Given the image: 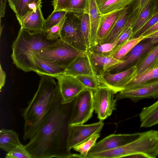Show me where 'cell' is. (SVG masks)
I'll return each instance as SVG.
<instances>
[{
	"instance_id": "7a4b0ae2",
	"label": "cell",
	"mask_w": 158,
	"mask_h": 158,
	"mask_svg": "<svg viewBox=\"0 0 158 158\" xmlns=\"http://www.w3.org/2000/svg\"><path fill=\"white\" fill-rule=\"evenodd\" d=\"M39 75L40 79L38 89L23 111L24 141L30 139L39 130L51 107L58 88L54 77Z\"/></svg>"
},
{
	"instance_id": "f35d334b",
	"label": "cell",
	"mask_w": 158,
	"mask_h": 158,
	"mask_svg": "<svg viewBox=\"0 0 158 158\" xmlns=\"http://www.w3.org/2000/svg\"><path fill=\"white\" fill-rule=\"evenodd\" d=\"M65 16L57 24L46 31V38L49 40H54L60 38V33L65 19Z\"/></svg>"
},
{
	"instance_id": "9c48e42d",
	"label": "cell",
	"mask_w": 158,
	"mask_h": 158,
	"mask_svg": "<svg viewBox=\"0 0 158 158\" xmlns=\"http://www.w3.org/2000/svg\"><path fill=\"white\" fill-rule=\"evenodd\" d=\"M115 94L107 87L99 88L94 92V110L100 121H103L110 116L116 109L117 100Z\"/></svg>"
},
{
	"instance_id": "8d00e7d4",
	"label": "cell",
	"mask_w": 158,
	"mask_h": 158,
	"mask_svg": "<svg viewBox=\"0 0 158 158\" xmlns=\"http://www.w3.org/2000/svg\"><path fill=\"white\" fill-rule=\"evenodd\" d=\"M149 1L150 0H134L131 4V14L130 19L132 23V24L138 17L142 9Z\"/></svg>"
},
{
	"instance_id": "5bb4252c",
	"label": "cell",
	"mask_w": 158,
	"mask_h": 158,
	"mask_svg": "<svg viewBox=\"0 0 158 158\" xmlns=\"http://www.w3.org/2000/svg\"><path fill=\"white\" fill-rule=\"evenodd\" d=\"M115 98L117 100L128 98L135 102L144 99L158 98V81L135 88L124 89L116 94Z\"/></svg>"
},
{
	"instance_id": "d4e9b609",
	"label": "cell",
	"mask_w": 158,
	"mask_h": 158,
	"mask_svg": "<svg viewBox=\"0 0 158 158\" xmlns=\"http://www.w3.org/2000/svg\"><path fill=\"white\" fill-rule=\"evenodd\" d=\"M134 0H96L102 15L123 8L131 4Z\"/></svg>"
},
{
	"instance_id": "7402d4cb",
	"label": "cell",
	"mask_w": 158,
	"mask_h": 158,
	"mask_svg": "<svg viewBox=\"0 0 158 158\" xmlns=\"http://www.w3.org/2000/svg\"><path fill=\"white\" fill-rule=\"evenodd\" d=\"M140 127H149L158 124V100L143 107L139 114Z\"/></svg>"
},
{
	"instance_id": "836d02e7",
	"label": "cell",
	"mask_w": 158,
	"mask_h": 158,
	"mask_svg": "<svg viewBox=\"0 0 158 158\" xmlns=\"http://www.w3.org/2000/svg\"><path fill=\"white\" fill-rule=\"evenodd\" d=\"M100 136L99 133L95 134L87 140L74 147L73 148L79 152L83 158H86L89 150L96 144Z\"/></svg>"
},
{
	"instance_id": "ffe728a7",
	"label": "cell",
	"mask_w": 158,
	"mask_h": 158,
	"mask_svg": "<svg viewBox=\"0 0 158 158\" xmlns=\"http://www.w3.org/2000/svg\"><path fill=\"white\" fill-rule=\"evenodd\" d=\"M41 5L39 6L35 10L19 22L21 28L31 31L43 30L45 19L41 10Z\"/></svg>"
},
{
	"instance_id": "b9f144b4",
	"label": "cell",
	"mask_w": 158,
	"mask_h": 158,
	"mask_svg": "<svg viewBox=\"0 0 158 158\" xmlns=\"http://www.w3.org/2000/svg\"><path fill=\"white\" fill-rule=\"evenodd\" d=\"M7 0H0V21L1 18L4 17L5 13Z\"/></svg>"
},
{
	"instance_id": "bcb514c9",
	"label": "cell",
	"mask_w": 158,
	"mask_h": 158,
	"mask_svg": "<svg viewBox=\"0 0 158 158\" xmlns=\"http://www.w3.org/2000/svg\"><path fill=\"white\" fill-rule=\"evenodd\" d=\"M127 158H148V157L143 154H137L132 155L128 156Z\"/></svg>"
},
{
	"instance_id": "2e32d148",
	"label": "cell",
	"mask_w": 158,
	"mask_h": 158,
	"mask_svg": "<svg viewBox=\"0 0 158 158\" xmlns=\"http://www.w3.org/2000/svg\"><path fill=\"white\" fill-rule=\"evenodd\" d=\"M31 54L34 72L39 75H46L55 77L64 73L66 69L52 63L33 52Z\"/></svg>"
},
{
	"instance_id": "603a6c76",
	"label": "cell",
	"mask_w": 158,
	"mask_h": 158,
	"mask_svg": "<svg viewBox=\"0 0 158 158\" xmlns=\"http://www.w3.org/2000/svg\"><path fill=\"white\" fill-rule=\"evenodd\" d=\"M19 135L11 129L2 128L0 131V148L9 152L17 146L22 145Z\"/></svg>"
},
{
	"instance_id": "cb8c5ba5",
	"label": "cell",
	"mask_w": 158,
	"mask_h": 158,
	"mask_svg": "<svg viewBox=\"0 0 158 158\" xmlns=\"http://www.w3.org/2000/svg\"><path fill=\"white\" fill-rule=\"evenodd\" d=\"M158 62V44L137 63L135 65L137 68L136 75L134 79L155 68Z\"/></svg>"
},
{
	"instance_id": "83f0119b",
	"label": "cell",
	"mask_w": 158,
	"mask_h": 158,
	"mask_svg": "<svg viewBox=\"0 0 158 158\" xmlns=\"http://www.w3.org/2000/svg\"><path fill=\"white\" fill-rule=\"evenodd\" d=\"M154 8V0H150L141 11L131 26L132 34L141 28L153 16Z\"/></svg>"
},
{
	"instance_id": "d6986e66",
	"label": "cell",
	"mask_w": 158,
	"mask_h": 158,
	"mask_svg": "<svg viewBox=\"0 0 158 158\" xmlns=\"http://www.w3.org/2000/svg\"><path fill=\"white\" fill-rule=\"evenodd\" d=\"M89 15L90 32L88 49L98 43V34L102 15L98 8L96 0H90Z\"/></svg>"
},
{
	"instance_id": "5b68a950",
	"label": "cell",
	"mask_w": 158,
	"mask_h": 158,
	"mask_svg": "<svg viewBox=\"0 0 158 158\" xmlns=\"http://www.w3.org/2000/svg\"><path fill=\"white\" fill-rule=\"evenodd\" d=\"M33 53L65 69L78 57L87 53L75 48L60 38L55 44Z\"/></svg>"
},
{
	"instance_id": "f1b7e54d",
	"label": "cell",
	"mask_w": 158,
	"mask_h": 158,
	"mask_svg": "<svg viewBox=\"0 0 158 158\" xmlns=\"http://www.w3.org/2000/svg\"><path fill=\"white\" fill-rule=\"evenodd\" d=\"M74 77L82 84L94 92L99 88L107 87L104 83L102 76L94 74L80 75Z\"/></svg>"
},
{
	"instance_id": "4dcf8cb0",
	"label": "cell",
	"mask_w": 158,
	"mask_h": 158,
	"mask_svg": "<svg viewBox=\"0 0 158 158\" xmlns=\"http://www.w3.org/2000/svg\"><path fill=\"white\" fill-rule=\"evenodd\" d=\"M90 0H69L64 10L78 14H89Z\"/></svg>"
},
{
	"instance_id": "d590c367",
	"label": "cell",
	"mask_w": 158,
	"mask_h": 158,
	"mask_svg": "<svg viewBox=\"0 0 158 158\" xmlns=\"http://www.w3.org/2000/svg\"><path fill=\"white\" fill-rule=\"evenodd\" d=\"M6 158H32V156L22 144L19 145L11 151L7 152Z\"/></svg>"
},
{
	"instance_id": "30bf717a",
	"label": "cell",
	"mask_w": 158,
	"mask_h": 158,
	"mask_svg": "<svg viewBox=\"0 0 158 158\" xmlns=\"http://www.w3.org/2000/svg\"><path fill=\"white\" fill-rule=\"evenodd\" d=\"M104 123L102 121L89 124H78L69 126L67 148L69 151L87 140L95 134L99 133Z\"/></svg>"
},
{
	"instance_id": "ee69618b",
	"label": "cell",
	"mask_w": 158,
	"mask_h": 158,
	"mask_svg": "<svg viewBox=\"0 0 158 158\" xmlns=\"http://www.w3.org/2000/svg\"><path fill=\"white\" fill-rule=\"evenodd\" d=\"M19 1V0H8L9 6L15 13Z\"/></svg>"
},
{
	"instance_id": "7dc6e473",
	"label": "cell",
	"mask_w": 158,
	"mask_h": 158,
	"mask_svg": "<svg viewBox=\"0 0 158 158\" xmlns=\"http://www.w3.org/2000/svg\"><path fill=\"white\" fill-rule=\"evenodd\" d=\"M154 8L153 15L158 13V0H154Z\"/></svg>"
},
{
	"instance_id": "8fae6325",
	"label": "cell",
	"mask_w": 158,
	"mask_h": 158,
	"mask_svg": "<svg viewBox=\"0 0 158 158\" xmlns=\"http://www.w3.org/2000/svg\"><path fill=\"white\" fill-rule=\"evenodd\" d=\"M55 77L58 81L62 102L64 104L73 102L80 93L87 88L73 77L61 74Z\"/></svg>"
},
{
	"instance_id": "f6af8a7d",
	"label": "cell",
	"mask_w": 158,
	"mask_h": 158,
	"mask_svg": "<svg viewBox=\"0 0 158 158\" xmlns=\"http://www.w3.org/2000/svg\"><path fill=\"white\" fill-rule=\"evenodd\" d=\"M158 31V22L153 27L144 33L142 36H146Z\"/></svg>"
},
{
	"instance_id": "7c38bea8",
	"label": "cell",
	"mask_w": 158,
	"mask_h": 158,
	"mask_svg": "<svg viewBox=\"0 0 158 158\" xmlns=\"http://www.w3.org/2000/svg\"><path fill=\"white\" fill-rule=\"evenodd\" d=\"M137 68L134 65L122 71L115 73H106L102 77L106 86L115 94L123 90L136 76Z\"/></svg>"
},
{
	"instance_id": "e575fe53",
	"label": "cell",
	"mask_w": 158,
	"mask_h": 158,
	"mask_svg": "<svg viewBox=\"0 0 158 158\" xmlns=\"http://www.w3.org/2000/svg\"><path fill=\"white\" fill-rule=\"evenodd\" d=\"M67 12L64 10L53 11L45 19L43 30L46 31L59 23L65 16Z\"/></svg>"
},
{
	"instance_id": "e0dca14e",
	"label": "cell",
	"mask_w": 158,
	"mask_h": 158,
	"mask_svg": "<svg viewBox=\"0 0 158 158\" xmlns=\"http://www.w3.org/2000/svg\"><path fill=\"white\" fill-rule=\"evenodd\" d=\"M63 74L74 77L94 74L87 53L77 58L66 69Z\"/></svg>"
},
{
	"instance_id": "44dd1931",
	"label": "cell",
	"mask_w": 158,
	"mask_h": 158,
	"mask_svg": "<svg viewBox=\"0 0 158 158\" xmlns=\"http://www.w3.org/2000/svg\"><path fill=\"white\" fill-rule=\"evenodd\" d=\"M125 8L102 15L98 31V43H101L105 38Z\"/></svg>"
},
{
	"instance_id": "c3c4849f",
	"label": "cell",
	"mask_w": 158,
	"mask_h": 158,
	"mask_svg": "<svg viewBox=\"0 0 158 158\" xmlns=\"http://www.w3.org/2000/svg\"><path fill=\"white\" fill-rule=\"evenodd\" d=\"M158 67V62L156 64L155 67V68H156L157 67Z\"/></svg>"
},
{
	"instance_id": "74e56055",
	"label": "cell",
	"mask_w": 158,
	"mask_h": 158,
	"mask_svg": "<svg viewBox=\"0 0 158 158\" xmlns=\"http://www.w3.org/2000/svg\"><path fill=\"white\" fill-rule=\"evenodd\" d=\"M158 22V13L153 15L139 30L132 34L130 39L142 36L143 34L153 27Z\"/></svg>"
},
{
	"instance_id": "7bdbcfd3",
	"label": "cell",
	"mask_w": 158,
	"mask_h": 158,
	"mask_svg": "<svg viewBox=\"0 0 158 158\" xmlns=\"http://www.w3.org/2000/svg\"><path fill=\"white\" fill-rule=\"evenodd\" d=\"M0 89L1 91L2 88L5 85L6 78V73L2 69L1 65H0Z\"/></svg>"
},
{
	"instance_id": "ba28073f",
	"label": "cell",
	"mask_w": 158,
	"mask_h": 158,
	"mask_svg": "<svg viewBox=\"0 0 158 158\" xmlns=\"http://www.w3.org/2000/svg\"><path fill=\"white\" fill-rule=\"evenodd\" d=\"M60 33V38L75 48L87 52L88 48L80 28V20L77 15L67 12Z\"/></svg>"
},
{
	"instance_id": "ab89813d",
	"label": "cell",
	"mask_w": 158,
	"mask_h": 158,
	"mask_svg": "<svg viewBox=\"0 0 158 158\" xmlns=\"http://www.w3.org/2000/svg\"><path fill=\"white\" fill-rule=\"evenodd\" d=\"M132 34V30L131 26L127 27L122 32V33L118 36V39L116 44L115 52L130 39Z\"/></svg>"
},
{
	"instance_id": "1f68e13d",
	"label": "cell",
	"mask_w": 158,
	"mask_h": 158,
	"mask_svg": "<svg viewBox=\"0 0 158 158\" xmlns=\"http://www.w3.org/2000/svg\"><path fill=\"white\" fill-rule=\"evenodd\" d=\"M145 37V36H141L130 39L120 47L112 56L116 59L121 60L136 44Z\"/></svg>"
},
{
	"instance_id": "277c9868",
	"label": "cell",
	"mask_w": 158,
	"mask_h": 158,
	"mask_svg": "<svg viewBox=\"0 0 158 158\" xmlns=\"http://www.w3.org/2000/svg\"><path fill=\"white\" fill-rule=\"evenodd\" d=\"M142 154L148 158L158 156V131L152 130L141 132L135 140L113 149L94 153L95 158L127 157L133 155Z\"/></svg>"
},
{
	"instance_id": "4316f807",
	"label": "cell",
	"mask_w": 158,
	"mask_h": 158,
	"mask_svg": "<svg viewBox=\"0 0 158 158\" xmlns=\"http://www.w3.org/2000/svg\"><path fill=\"white\" fill-rule=\"evenodd\" d=\"M42 0H19L17 5L16 16L19 22L41 5Z\"/></svg>"
},
{
	"instance_id": "ac0fdd59",
	"label": "cell",
	"mask_w": 158,
	"mask_h": 158,
	"mask_svg": "<svg viewBox=\"0 0 158 158\" xmlns=\"http://www.w3.org/2000/svg\"><path fill=\"white\" fill-rule=\"evenodd\" d=\"M131 4L124 8L105 38L100 43L112 42L122 33L127 26L131 14Z\"/></svg>"
},
{
	"instance_id": "8992f818",
	"label": "cell",
	"mask_w": 158,
	"mask_h": 158,
	"mask_svg": "<svg viewBox=\"0 0 158 158\" xmlns=\"http://www.w3.org/2000/svg\"><path fill=\"white\" fill-rule=\"evenodd\" d=\"M145 36L122 60L123 62L112 67L106 72L117 73L135 65L158 44V31Z\"/></svg>"
},
{
	"instance_id": "52a82bcc",
	"label": "cell",
	"mask_w": 158,
	"mask_h": 158,
	"mask_svg": "<svg viewBox=\"0 0 158 158\" xmlns=\"http://www.w3.org/2000/svg\"><path fill=\"white\" fill-rule=\"evenodd\" d=\"M93 95L94 92L86 88L76 97L73 102L69 126L83 124L92 117Z\"/></svg>"
},
{
	"instance_id": "f546056e",
	"label": "cell",
	"mask_w": 158,
	"mask_h": 158,
	"mask_svg": "<svg viewBox=\"0 0 158 158\" xmlns=\"http://www.w3.org/2000/svg\"><path fill=\"white\" fill-rule=\"evenodd\" d=\"M118 39V36L114 41L111 43L104 44L98 43L95 45L89 48L87 52L112 56L116 51V45Z\"/></svg>"
},
{
	"instance_id": "9a60e30c",
	"label": "cell",
	"mask_w": 158,
	"mask_h": 158,
	"mask_svg": "<svg viewBox=\"0 0 158 158\" xmlns=\"http://www.w3.org/2000/svg\"><path fill=\"white\" fill-rule=\"evenodd\" d=\"M94 74L102 76L112 67L123 62L113 56L87 52Z\"/></svg>"
},
{
	"instance_id": "4fadbf2b",
	"label": "cell",
	"mask_w": 158,
	"mask_h": 158,
	"mask_svg": "<svg viewBox=\"0 0 158 158\" xmlns=\"http://www.w3.org/2000/svg\"><path fill=\"white\" fill-rule=\"evenodd\" d=\"M140 133L110 135L96 143L88 154L108 151L123 146L136 139Z\"/></svg>"
},
{
	"instance_id": "484cf974",
	"label": "cell",
	"mask_w": 158,
	"mask_h": 158,
	"mask_svg": "<svg viewBox=\"0 0 158 158\" xmlns=\"http://www.w3.org/2000/svg\"><path fill=\"white\" fill-rule=\"evenodd\" d=\"M157 81H158V67L150 70L133 79L124 89L135 88Z\"/></svg>"
},
{
	"instance_id": "60d3db41",
	"label": "cell",
	"mask_w": 158,
	"mask_h": 158,
	"mask_svg": "<svg viewBox=\"0 0 158 158\" xmlns=\"http://www.w3.org/2000/svg\"><path fill=\"white\" fill-rule=\"evenodd\" d=\"M69 0H53V10H64Z\"/></svg>"
},
{
	"instance_id": "6da1fadb",
	"label": "cell",
	"mask_w": 158,
	"mask_h": 158,
	"mask_svg": "<svg viewBox=\"0 0 158 158\" xmlns=\"http://www.w3.org/2000/svg\"><path fill=\"white\" fill-rule=\"evenodd\" d=\"M73 102L62 103L58 87L51 107L39 130L25 146L32 158H83L67 148L69 122Z\"/></svg>"
},
{
	"instance_id": "d6a6232c",
	"label": "cell",
	"mask_w": 158,
	"mask_h": 158,
	"mask_svg": "<svg viewBox=\"0 0 158 158\" xmlns=\"http://www.w3.org/2000/svg\"><path fill=\"white\" fill-rule=\"evenodd\" d=\"M76 14L79 19L80 31L88 49L90 32L89 15L87 13Z\"/></svg>"
},
{
	"instance_id": "3957f363",
	"label": "cell",
	"mask_w": 158,
	"mask_h": 158,
	"mask_svg": "<svg viewBox=\"0 0 158 158\" xmlns=\"http://www.w3.org/2000/svg\"><path fill=\"white\" fill-rule=\"evenodd\" d=\"M59 39L48 40L43 30L31 31L20 28L12 46L13 63L24 72H34L32 53L55 44Z\"/></svg>"
}]
</instances>
